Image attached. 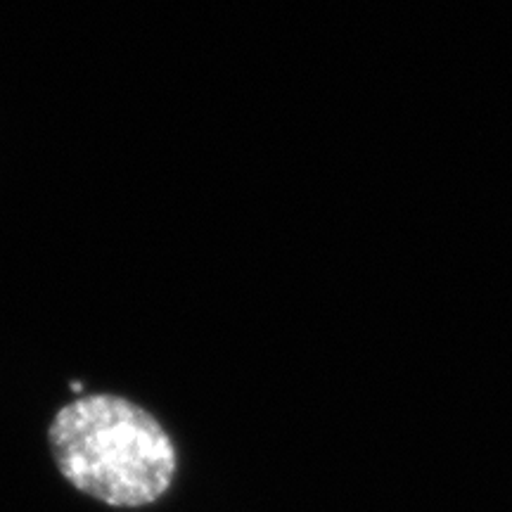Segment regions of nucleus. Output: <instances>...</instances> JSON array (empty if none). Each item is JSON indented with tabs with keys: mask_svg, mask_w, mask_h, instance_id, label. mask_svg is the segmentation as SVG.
Returning <instances> with one entry per match:
<instances>
[{
	"mask_svg": "<svg viewBox=\"0 0 512 512\" xmlns=\"http://www.w3.org/2000/svg\"><path fill=\"white\" fill-rule=\"evenodd\" d=\"M57 470L81 494L114 508L159 501L176 475V446L159 420L114 394L81 396L48 430Z\"/></svg>",
	"mask_w": 512,
	"mask_h": 512,
	"instance_id": "f257e3e1",
	"label": "nucleus"
}]
</instances>
